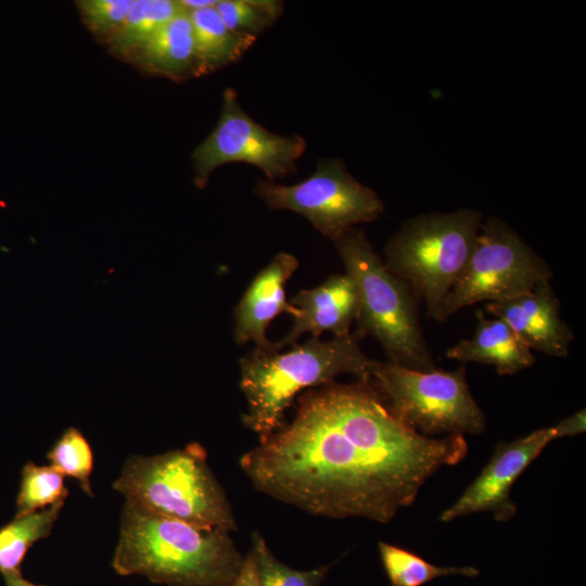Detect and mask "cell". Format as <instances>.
Returning <instances> with one entry per match:
<instances>
[{
    "instance_id": "6da1fadb",
    "label": "cell",
    "mask_w": 586,
    "mask_h": 586,
    "mask_svg": "<svg viewBox=\"0 0 586 586\" xmlns=\"http://www.w3.org/2000/svg\"><path fill=\"white\" fill-rule=\"evenodd\" d=\"M463 435L424 436L397 419L370 380L305 391L294 418L240 467L259 492L310 514L390 522L425 481L467 455Z\"/></svg>"
},
{
    "instance_id": "7a4b0ae2",
    "label": "cell",
    "mask_w": 586,
    "mask_h": 586,
    "mask_svg": "<svg viewBox=\"0 0 586 586\" xmlns=\"http://www.w3.org/2000/svg\"><path fill=\"white\" fill-rule=\"evenodd\" d=\"M244 557L230 533L157 515L126 502L112 559L118 575L168 586H227Z\"/></svg>"
},
{
    "instance_id": "3957f363",
    "label": "cell",
    "mask_w": 586,
    "mask_h": 586,
    "mask_svg": "<svg viewBox=\"0 0 586 586\" xmlns=\"http://www.w3.org/2000/svg\"><path fill=\"white\" fill-rule=\"evenodd\" d=\"M365 336L358 328L329 341L311 337L283 353L253 349L240 360V390L246 400L243 424L263 440L285 423V412L302 391L343 373L370 380L375 360L360 347Z\"/></svg>"
},
{
    "instance_id": "277c9868",
    "label": "cell",
    "mask_w": 586,
    "mask_h": 586,
    "mask_svg": "<svg viewBox=\"0 0 586 586\" xmlns=\"http://www.w3.org/2000/svg\"><path fill=\"white\" fill-rule=\"evenodd\" d=\"M113 487L126 502L157 515L229 533L238 528L226 492L198 443L130 457Z\"/></svg>"
},
{
    "instance_id": "5b68a950",
    "label": "cell",
    "mask_w": 586,
    "mask_h": 586,
    "mask_svg": "<svg viewBox=\"0 0 586 586\" xmlns=\"http://www.w3.org/2000/svg\"><path fill=\"white\" fill-rule=\"evenodd\" d=\"M334 244L358 289V328L379 342L390 362L434 370L420 326L419 300L410 288L388 270L361 229L348 230Z\"/></svg>"
},
{
    "instance_id": "8992f818",
    "label": "cell",
    "mask_w": 586,
    "mask_h": 586,
    "mask_svg": "<svg viewBox=\"0 0 586 586\" xmlns=\"http://www.w3.org/2000/svg\"><path fill=\"white\" fill-rule=\"evenodd\" d=\"M483 214L472 208L425 213L407 220L388 240L384 264L426 306L445 320L444 301L474 247Z\"/></svg>"
},
{
    "instance_id": "52a82bcc",
    "label": "cell",
    "mask_w": 586,
    "mask_h": 586,
    "mask_svg": "<svg viewBox=\"0 0 586 586\" xmlns=\"http://www.w3.org/2000/svg\"><path fill=\"white\" fill-rule=\"evenodd\" d=\"M371 381L390 411L418 433L480 434L485 416L466 380V367L419 371L375 360Z\"/></svg>"
},
{
    "instance_id": "ba28073f",
    "label": "cell",
    "mask_w": 586,
    "mask_h": 586,
    "mask_svg": "<svg viewBox=\"0 0 586 586\" xmlns=\"http://www.w3.org/2000/svg\"><path fill=\"white\" fill-rule=\"evenodd\" d=\"M551 275L549 265L507 222L488 217L444 301V318L479 302L498 303L531 292Z\"/></svg>"
},
{
    "instance_id": "9c48e42d",
    "label": "cell",
    "mask_w": 586,
    "mask_h": 586,
    "mask_svg": "<svg viewBox=\"0 0 586 586\" xmlns=\"http://www.w3.org/2000/svg\"><path fill=\"white\" fill-rule=\"evenodd\" d=\"M255 193L270 209L305 217L322 235L335 241L358 224L372 222L384 203L371 188L355 179L340 158H323L305 180L286 186L258 180Z\"/></svg>"
},
{
    "instance_id": "30bf717a",
    "label": "cell",
    "mask_w": 586,
    "mask_h": 586,
    "mask_svg": "<svg viewBox=\"0 0 586 586\" xmlns=\"http://www.w3.org/2000/svg\"><path fill=\"white\" fill-rule=\"evenodd\" d=\"M306 141L297 133L281 136L256 123L241 107L234 89L222 93V110L214 130L194 150V183L203 189L209 176L228 163L258 167L270 181L296 171Z\"/></svg>"
},
{
    "instance_id": "8fae6325",
    "label": "cell",
    "mask_w": 586,
    "mask_h": 586,
    "mask_svg": "<svg viewBox=\"0 0 586 586\" xmlns=\"http://www.w3.org/2000/svg\"><path fill=\"white\" fill-rule=\"evenodd\" d=\"M562 437L557 424L536 430L510 443H499L487 464L462 495L444 510L442 522L477 512H492L495 520H511L517 506L510 491L524 470L553 440Z\"/></svg>"
},
{
    "instance_id": "7c38bea8",
    "label": "cell",
    "mask_w": 586,
    "mask_h": 586,
    "mask_svg": "<svg viewBox=\"0 0 586 586\" xmlns=\"http://www.w3.org/2000/svg\"><path fill=\"white\" fill-rule=\"evenodd\" d=\"M297 258L279 252L252 280L234 309L237 344L253 342L258 352L277 351L267 337L270 322L281 314L294 317L296 308L286 300L285 285L298 268Z\"/></svg>"
},
{
    "instance_id": "4fadbf2b",
    "label": "cell",
    "mask_w": 586,
    "mask_h": 586,
    "mask_svg": "<svg viewBox=\"0 0 586 586\" xmlns=\"http://www.w3.org/2000/svg\"><path fill=\"white\" fill-rule=\"evenodd\" d=\"M488 313L504 320L531 348L566 357L573 332L560 315V303L549 281L517 297L487 303Z\"/></svg>"
},
{
    "instance_id": "5bb4252c",
    "label": "cell",
    "mask_w": 586,
    "mask_h": 586,
    "mask_svg": "<svg viewBox=\"0 0 586 586\" xmlns=\"http://www.w3.org/2000/svg\"><path fill=\"white\" fill-rule=\"evenodd\" d=\"M290 303L297 314L286 335L275 342L277 351L296 345L305 333L313 337H320L326 331L334 336L349 333L358 313V289L347 272L332 275L316 288L298 291Z\"/></svg>"
},
{
    "instance_id": "9a60e30c",
    "label": "cell",
    "mask_w": 586,
    "mask_h": 586,
    "mask_svg": "<svg viewBox=\"0 0 586 586\" xmlns=\"http://www.w3.org/2000/svg\"><path fill=\"white\" fill-rule=\"evenodd\" d=\"M476 317L473 336L448 348V358L462 364L491 365L501 375L514 374L535 364L532 349L504 320L487 319L481 310L476 311Z\"/></svg>"
},
{
    "instance_id": "2e32d148",
    "label": "cell",
    "mask_w": 586,
    "mask_h": 586,
    "mask_svg": "<svg viewBox=\"0 0 586 586\" xmlns=\"http://www.w3.org/2000/svg\"><path fill=\"white\" fill-rule=\"evenodd\" d=\"M187 12L193 29L194 75L209 74L239 61L257 38L229 28L215 7Z\"/></svg>"
},
{
    "instance_id": "e0dca14e",
    "label": "cell",
    "mask_w": 586,
    "mask_h": 586,
    "mask_svg": "<svg viewBox=\"0 0 586 586\" xmlns=\"http://www.w3.org/2000/svg\"><path fill=\"white\" fill-rule=\"evenodd\" d=\"M148 72L171 78L194 74L195 51L192 24L186 10L162 26L136 53Z\"/></svg>"
},
{
    "instance_id": "ac0fdd59",
    "label": "cell",
    "mask_w": 586,
    "mask_h": 586,
    "mask_svg": "<svg viewBox=\"0 0 586 586\" xmlns=\"http://www.w3.org/2000/svg\"><path fill=\"white\" fill-rule=\"evenodd\" d=\"M65 500L31 513L15 515L0 527V573L21 572L28 549L47 537L56 522Z\"/></svg>"
},
{
    "instance_id": "d6986e66",
    "label": "cell",
    "mask_w": 586,
    "mask_h": 586,
    "mask_svg": "<svg viewBox=\"0 0 586 586\" xmlns=\"http://www.w3.org/2000/svg\"><path fill=\"white\" fill-rule=\"evenodd\" d=\"M179 1L133 0L123 26L107 40L118 55L135 54L162 26L183 11Z\"/></svg>"
},
{
    "instance_id": "ffe728a7",
    "label": "cell",
    "mask_w": 586,
    "mask_h": 586,
    "mask_svg": "<svg viewBox=\"0 0 586 586\" xmlns=\"http://www.w3.org/2000/svg\"><path fill=\"white\" fill-rule=\"evenodd\" d=\"M379 553L391 586H422L442 576L480 574L474 566L435 565L418 553L385 542H379Z\"/></svg>"
},
{
    "instance_id": "44dd1931",
    "label": "cell",
    "mask_w": 586,
    "mask_h": 586,
    "mask_svg": "<svg viewBox=\"0 0 586 586\" xmlns=\"http://www.w3.org/2000/svg\"><path fill=\"white\" fill-rule=\"evenodd\" d=\"M64 475L52 466H37L28 461L21 473L16 498V514L31 513L66 499Z\"/></svg>"
},
{
    "instance_id": "7402d4cb",
    "label": "cell",
    "mask_w": 586,
    "mask_h": 586,
    "mask_svg": "<svg viewBox=\"0 0 586 586\" xmlns=\"http://www.w3.org/2000/svg\"><path fill=\"white\" fill-rule=\"evenodd\" d=\"M259 586H321L330 565H321L307 571L290 568L278 560L263 535L252 534V548Z\"/></svg>"
},
{
    "instance_id": "603a6c76",
    "label": "cell",
    "mask_w": 586,
    "mask_h": 586,
    "mask_svg": "<svg viewBox=\"0 0 586 586\" xmlns=\"http://www.w3.org/2000/svg\"><path fill=\"white\" fill-rule=\"evenodd\" d=\"M47 457L53 468L64 476L77 480L88 496L93 495L90 483L93 454L88 441L79 430L69 428L64 431Z\"/></svg>"
},
{
    "instance_id": "cb8c5ba5",
    "label": "cell",
    "mask_w": 586,
    "mask_h": 586,
    "mask_svg": "<svg viewBox=\"0 0 586 586\" xmlns=\"http://www.w3.org/2000/svg\"><path fill=\"white\" fill-rule=\"evenodd\" d=\"M215 9L229 28L257 37L282 14L283 2L275 0H219Z\"/></svg>"
},
{
    "instance_id": "d4e9b609",
    "label": "cell",
    "mask_w": 586,
    "mask_h": 586,
    "mask_svg": "<svg viewBox=\"0 0 586 586\" xmlns=\"http://www.w3.org/2000/svg\"><path fill=\"white\" fill-rule=\"evenodd\" d=\"M133 0H80L76 4L89 30L107 40L123 26Z\"/></svg>"
},
{
    "instance_id": "484cf974",
    "label": "cell",
    "mask_w": 586,
    "mask_h": 586,
    "mask_svg": "<svg viewBox=\"0 0 586 586\" xmlns=\"http://www.w3.org/2000/svg\"><path fill=\"white\" fill-rule=\"evenodd\" d=\"M227 586H259L256 564L251 550L244 557L238 575Z\"/></svg>"
},
{
    "instance_id": "4316f807",
    "label": "cell",
    "mask_w": 586,
    "mask_h": 586,
    "mask_svg": "<svg viewBox=\"0 0 586 586\" xmlns=\"http://www.w3.org/2000/svg\"><path fill=\"white\" fill-rule=\"evenodd\" d=\"M557 426L559 428L562 437L584 433L586 429L585 409L583 408L561 420L559 423H557Z\"/></svg>"
},
{
    "instance_id": "83f0119b",
    "label": "cell",
    "mask_w": 586,
    "mask_h": 586,
    "mask_svg": "<svg viewBox=\"0 0 586 586\" xmlns=\"http://www.w3.org/2000/svg\"><path fill=\"white\" fill-rule=\"evenodd\" d=\"M2 576L4 579V586H41V585H36L29 582L28 579H26L22 575V572L9 573Z\"/></svg>"
}]
</instances>
